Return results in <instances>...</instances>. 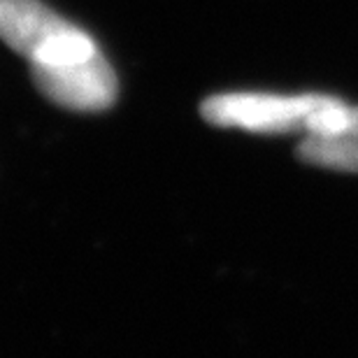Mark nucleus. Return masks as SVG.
Returning <instances> with one entry per match:
<instances>
[{
	"instance_id": "f257e3e1",
	"label": "nucleus",
	"mask_w": 358,
	"mask_h": 358,
	"mask_svg": "<svg viewBox=\"0 0 358 358\" xmlns=\"http://www.w3.org/2000/svg\"><path fill=\"white\" fill-rule=\"evenodd\" d=\"M340 100L321 93L277 96V93H219L200 105L205 121L221 128L284 135L312 133Z\"/></svg>"
},
{
	"instance_id": "f03ea898",
	"label": "nucleus",
	"mask_w": 358,
	"mask_h": 358,
	"mask_svg": "<svg viewBox=\"0 0 358 358\" xmlns=\"http://www.w3.org/2000/svg\"><path fill=\"white\" fill-rule=\"evenodd\" d=\"M0 40L31 66H66L100 52L87 31L40 0H0Z\"/></svg>"
},
{
	"instance_id": "7ed1b4c3",
	"label": "nucleus",
	"mask_w": 358,
	"mask_h": 358,
	"mask_svg": "<svg viewBox=\"0 0 358 358\" xmlns=\"http://www.w3.org/2000/svg\"><path fill=\"white\" fill-rule=\"evenodd\" d=\"M31 77L42 96L66 110L103 112L117 103V75L100 52L66 66H31Z\"/></svg>"
},
{
	"instance_id": "20e7f679",
	"label": "nucleus",
	"mask_w": 358,
	"mask_h": 358,
	"mask_svg": "<svg viewBox=\"0 0 358 358\" xmlns=\"http://www.w3.org/2000/svg\"><path fill=\"white\" fill-rule=\"evenodd\" d=\"M298 159L310 166L358 173V107H352L345 124L333 131L305 135L298 147Z\"/></svg>"
}]
</instances>
